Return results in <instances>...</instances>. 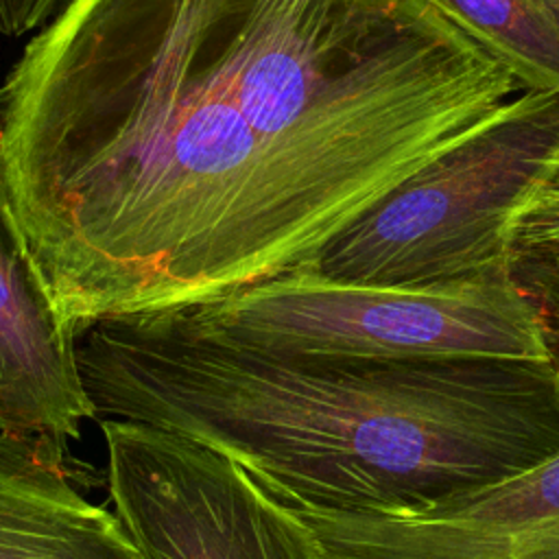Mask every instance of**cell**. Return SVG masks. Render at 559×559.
I'll return each instance as SVG.
<instances>
[{
  "label": "cell",
  "instance_id": "30bf717a",
  "mask_svg": "<svg viewBox=\"0 0 559 559\" xmlns=\"http://www.w3.org/2000/svg\"><path fill=\"white\" fill-rule=\"evenodd\" d=\"M507 269L559 338V164L515 218Z\"/></svg>",
  "mask_w": 559,
  "mask_h": 559
},
{
  "label": "cell",
  "instance_id": "5b68a950",
  "mask_svg": "<svg viewBox=\"0 0 559 559\" xmlns=\"http://www.w3.org/2000/svg\"><path fill=\"white\" fill-rule=\"evenodd\" d=\"M114 511L146 559H321L297 509L173 430L105 417Z\"/></svg>",
  "mask_w": 559,
  "mask_h": 559
},
{
  "label": "cell",
  "instance_id": "6da1fadb",
  "mask_svg": "<svg viewBox=\"0 0 559 559\" xmlns=\"http://www.w3.org/2000/svg\"><path fill=\"white\" fill-rule=\"evenodd\" d=\"M526 90L439 0H70L0 85V177L83 334L308 264Z\"/></svg>",
  "mask_w": 559,
  "mask_h": 559
},
{
  "label": "cell",
  "instance_id": "7a4b0ae2",
  "mask_svg": "<svg viewBox=\"0 0 559 559\" xmlns=\"http://www.w3.org/2000/svg\"><path fill=\"white\" fill-rule=\"evenodd\" d=\"M92 393L103 417L183 435L304 509L419 511L559 452V356L280 354L186 308L120 319Z\"/></svg>",
  "mask_w": 559,
  "mask_h": 559
},
{
  "label": "cell",
  "instance_id": "8fae6325",
  "mask_svg": "<svg viewBox=\"0 0 559 559\" xmlns=\"http://www.w3.org/2000/svg\"><path fill=\"white\" fill-rule=\"evenodd\" d=\"M70 0H0V35L20 37L46 26Z\"/></svg>",
  "mask_w": 559,
  "mask_h": 559
},
{
  "label": "cell",
  "instance_id": "9c48e42d",
  "mask_svg": "<svg viewBox=\"0 0 559 559\" xmlns=\"http://www.w3.org/2000/svg\"><path fill=\"white\" fill-rule=\"evenodd\" d=\"M531 90L559 92V20L542 0H439Z\"/></svg>",
  "mask_w": 559,
  "mask_h": 559
},
{
  "label": "cell",
  "instance_id": "8992f818",
  "mask_svg": "<svg viewBox=\"0 0 559 559\" xmlns=\"http://www.w3.org/2000/svg\"><path fill=\"white\" fill-rule=\"evenodd\" d=\"M79 332L52 304L0 177V432L68 452L98 419L79 365Z\"/></svg>",
  "mask_w": 559,
  "mask_h": 559
},
{
  "label": "cell",
  "instance_id": "3957f363",
  "mask_svg": "<svg viewBox=\"0 0 559 559\" xmlns=\"http://www.w3.org/2000/svg\"><path fill=\"white\" fill-rule=\"evenodd\" d=\"M559 164V92L526 90L395 186L308 264L356 284H443L509 273L515 218Z\"/></svg>",
  "mask_w": 559,
  "mask_h": 559
},
{
  "label": "cell",
  "instance_id": "ba28073f",
  "mask_svg": "<svg viewBox=\"0 0 559 559\" xmlns=\"http://www.w3.org/2000/svg\"><path fill=\"white\" fill-rule=\"evenodd\" d=\"M295 509L312 528L321 559H559V518Z\"/></svg>",
  "mask_w": 559,
  "mask_h": 559
},
{
  "label": "cell",
  "instance_id": "277c9868",
  "mask_svg": "<svg viewBox=\"0 0 559 559\" xmlns=\"http://www.w3.org/2000/svg\"><path fill=\"white\" fill-rule=\"evenodd\" d=\"M186 310L205 330L280 354L557 356L539 310L509 273L356 284L299 266Z\"/></svg>",
  "mask_w": 559,
  "mask_h": 559
},
{
  "label": "cell",
  "instance_id": "52a82bcc",
  "mask_svg": "<svg viewBox=\"0 0 559 559\" xmlns=\"http://www.w3.org/2000/svg\"><path fill=\"white\" fill-rule=\"evenodd\" d=\"M66 454L0 432V559H146L120 515L72 485Z\"/></svg>",
  "mask_w": 559,
  "mask_h": 559
},
{
  "label": "cell",
  "instance_id": "7c38bea8",
  "mask_svg": "<svg viewBox=\"0 0 559 559\" xmlns=\"http://www.w3.org/2000/svg\"><path fill=\"white\" fill-rule=\"evenodd\" d=\"M550 11H552V15L559 20V0H542Z\"/></svg>",
  "mask_w": 559,
  "mask_h": 559
}]
</instances>
